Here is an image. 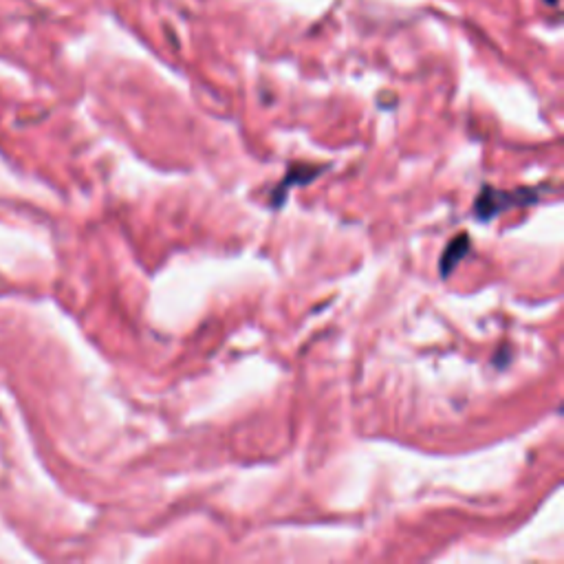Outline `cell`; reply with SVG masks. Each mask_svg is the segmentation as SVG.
I'll use <instances>...</instances> for the list:
<instances>
[{
	"label": "cell",
	"mask_w": 564,
	"mask_h": 564,
	"mask_svg": "<svg viewBox=\"0 0 564 564\" xmlns=\"http://www.w3.org/2000/svg\"><path fill=\"white\" fill-rule=\"evenodd\" d=\"M538 190H514V192H503V190H492L485 188L481 192V197L474 203V216H479L481 221H490L494 216L505 212L507 208H514V205H529L534 203Z\"/></svg>",
	"instance_id": "1"
},
{
	"label": "cell",
	"mask_w": 564,
	"mask_h": 564,
	"mask_svg": "<svg viewBox=\"0 0 564 564\" xmlns=\"http://www.w3.org/2000/svg\"><path fill=\"white\" fill-rule=\"evenodd\" d=\"M322 170H327V166H309V164L291 166L287 175L282 177L280 186L274 190V205H276V208L280 203H285L289 186H307V183L316 179Z\"/></svg>",
	"instance_id": "2"
},
{
	"label": "cell",
	"mask_w": 564,
	"mask_h": 564,
	"mask_svg": "<svg viewBox=\"0 0 564 564\" xmlns=\"http://www.w3.org/2000/svg\"><path fill=\"white\" fill-rule=\"evenodd\" d=\"M470 252V236L468 234H459V236H454L450 245L446 247V254L441 256V263H439V271H441V276L443 278H448L454 267H457L461 260L468 256Z\"/></svg>",
	"instance_id": "3"
}]
</instances>
